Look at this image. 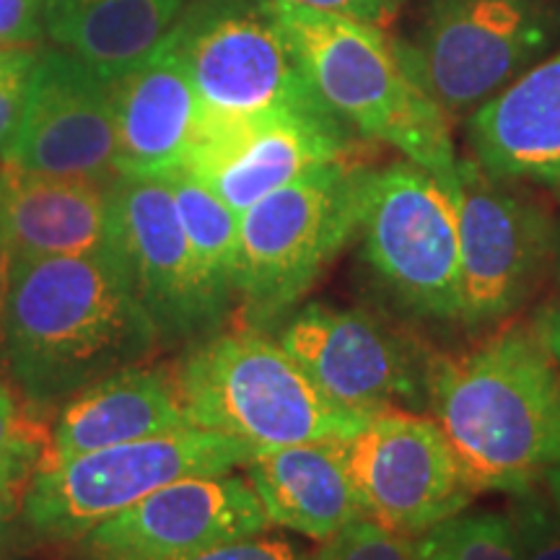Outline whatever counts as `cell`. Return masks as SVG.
Masks as SVG:
<instances>
[{"label": "cell", "mask_w": 560, "mask_h": 560, "mask_svg": "<svg viewBox=\"0 0 560 560\" xmlns=\"http://www.w3.org/2000/svg\"><path fill=\"white\" fill-rule=\"evenodd\" d=\"M45 436L39 433V425L26 416L19 389L11 382L0 380V475L32 478L37 472Z\"/></svg>", "instance_id": "25"}, {"label": "cell", "mask_w": 560, "mask_h": 560, "mask_svg": "<svg viewBox=\"0 0 560 560\" xmlns=\"http://www.w3.org/2000/svg\"><path fill=\"white\" fill-rule=\"evenodd\" d=\"M112 257L164 346L219 325L202 293L177 200L164 177L120 174L109 185Z\"/></svg>", "instance_id": "13"}, {"label": "cell", "mask_w": 560, "mask_h": 560, "mask_svg": "<svg viewBox=\"0 0 560 560\" xmlns=\"http://www.w3.org/2000/svg\"><path fill=\"white\" fill-rule=\"evenodd\" d=\"M268 524L249 480L200 475L159 488L62 550L66 560H185Z\"/></svg>", "instance_id": "15"}, {"label": "cell", "mask_w": 560, "mask_h": 560, "mask_svg": "<svg viewBox=\"0 0 560 560\" xmlns=\"http://www.w3.org/2000/svg\"><path fill=\"white\" fill-rule=\"evenodd\" d=\"M509 520L514 524L524 560H560V516L535 490L511 495Z\"/></svg>", "instance_id": "27"}, {"label": "cell", "mask_w": 560, "mask_h": 560, "mask_svg": "<svg viewBox=\"0 0 560 560\" xmlns=\"http://www.w3.org/2000/svg\"><path fill=\"white\" fill-rule=\"evenodd\" d=\"M45 37V0H0V47Z\"/></svg>", "instance_id": "31"}, {"label": "cell", "mask_w": 560, "mask_h": 560, "mask_svg": "<svg viewBox=\"0 0 560 560\" xmlns=\"http://www.w3.org/2000/svg\"><path fill=\"white\" fill-rule=\"evenodd\" d=\"M11 268H13V249L9 236H5L3 223H0V317H3L5 293H9L11 283Z\"/></svg>", "instance_id": "35"}, {"label": "cell", "mask_w": 560, "mask_h": 560, "mask_svg": "<svg viewBox=\"0 0 560 560\" xmlns=\"http://www.w3.org/2000/svg\"><path fill=\"white\" fill-rule=\"evenodd\" d=\"M450 195L459 229V322L493 325L529 299L556 255L552 219L520 182L493 177L472 159H459Z\"/></svg>", "instance_id": "10"}, {"label": "cell", "mask_w": 560, "mask_h": 560, "mask_svg": "<svg viewBox=\"0 0 560 560\" xmlns=\"http://www.w3.org/2000/svg\"><path fill=\"white\" fill-rule=\"evenodd\" d=\"M185 0H45V34L107 81L159 50Z\"/></svg>", "instance_id": "22"}, {"label": "cell", "mask_w": 560, "mask_h": 560, "mask_svg": "<svg viewBox=\"0 0 560 560\" xmlns=\"http://www.w3.org/2000/svg\"><path fill=\"white\" fill-rule=\"evenodd\" d=\"M0 223L16 257H112L109 185L0 161Z\"/></svg>", "instance_id": "20"}, {"label": "cell", "mask_w": 560, "mask_h": 560, "mask_svg": "<svg viewBox=\"0 0 560 560\" xmlns=\"http://www.w3.org/2000/svg\"><path fill=\"white\" fill-rule=\"evenodd\" d=\"M249 486L276 527L325 542L361 520L348 472V439H319L252 454Z\"/></svg>", "instance_id": "21"}, {"label": "cell", "mask_w": 560, "mask_h": 560, "mask_svg": "<svg viewBox=\"0 0 560 560\" xmlns=\"http://www.w3.org/2000/svg\"><path fill=\"white\" fill-rule=\"evenodd\" d=\"M532 327H535V332L540 335L545 348L550 350V355L560 366V299L545 306V310L537 314L535 325Z\"/></svg>", "instance_id": "34"}, {"label": "cell", "mask_w": 560, "mask_h": 560, "mask_svg": "<svg viewBox=\"0 0 560 560\" xmlns=\"http://www.w3.org/2000/svg\"><path fill=\"white\" fill-rule=\"evenodd\" d=\"M429 410L475 493H529L560 467V366L535 327L433 359Z\"/></svg>", "instance_id": "2"}, {"label": "cell", "mask_w": 560, "mask_h": 560, "mask_svg": "<svg viewBox=\"0 0 560 560\" xmlns=\"http://www.w3.org/2000/svg\"><path fill=\"white\" fill-rule=\"evenodd\" d=\"M156 327L115 257H16L0 317V355L24 402L62 405L149 359Z\"/></svg>", "instance_id": "1"}, {"label": "cell", "mask_w": 560, "mask_h": 560, "mask_svg": "<svg viewBox=\"0 0 560 560\" xmlns=\"http://www.w3.org/2000/svg\"><path fill=\"white\" fill-rule=\"evenodd\" d=\"M556 255H558V262H556V272H558V280H560V244H558V249H556Z\"/></svg>", "instance_id": "37"}, {"label": "cell", "mask_w": 560, "mask_h": 560, "mask_svg": "<svg viewBox=\"0 0 560 560\" xmlns=\"http://www.w3.org/2000/svg\"><path fill=\"white\" fill-rule=\"evenodd\" d=\"M200 120L190 73L164 39L151 58L115 81L117 170L130 177L185 170Z\"/></svg>", "instance_id": "19"}, {"label": "cell", "mask_w": 560, "mask_h": 560, "mask_svg": "<svg viewBox=\"0 0 560 560\" xmlns=\"http://www.w3.org/2000/svg\"><path fill=\"white\" fill-rule=\"evenodd\" d=\"M272 5L319 102L355 136L400 151L452 192L459 166L454 125L412 83L395 39L369 21L291 0Z\"/></svg>", "instance_id": "3"}, {"label": "cell", "mask_w": 560, "mask_h": 560, "mask_svg": "<svg viewBox=\"0 0 560 560\" xmlns=\"http://www.w3.org/2000/svg\"><path fill=\"white\" fill-rule=\"evenodd\" d=\"M291 3L340 13V16H350L359 21H369V24L374 26H384L400 13L405 0H291Z\"/></svg>", "instance_id": "32"}, {"label": "cell", "mask_w": 560, "mask_h": 560, "mask_svg": "<svg viewBox=\"0 0 560 560\" xmlns=\"http://www.w3.org/2000/svg\"><path fill=\"white\" fill-rule=\"evenodd\" d=\"M542 488H545V499H548L550 506L556 509V514L560 516V467L545 475Z\"/></svg>", "instance_id": "36"}, {"label": "cell", "mask_w": 560, "mask_h": 560, "mask_svg": "<svg viewBox=\"0 0 560 560\" xmlns=\"http://www.w3.org/2000/svg\"><path fill=\"white\" fill-rule=\"evenodd\" d=\"M170 182L182 226L190 242L195 270L210 310L223 319L231 299H236V262H240L242 213L192 172L177 170L164 177Z\"/></svg>", "instance_id": "23"}, {"label": "cell", "mask_w": 560, "mask_h": 560, "mask_svg": "<svg viewBox=\"0 0 560 560\" xmlns=\"http://www.w3.org/2000/svg\"><path fill=\"white\" fill-rule=\"evenodd\" d=\"M185 560H312V552L301 550L296 542L283 540V537H268L260 532V535L213 545Z\"/></svg>", "instance_id": "29"}, {"label": "cell", "mask_w": 560, "mask_h": 560, "mask_svg": "<svg viewBox=\"0 0 560 560\" xmlns=\"http://www.w3.org/2000/svg\"><path fill=\"white\" fill-rule=\"evenodd\" d=\"M558 39V0H429L418 30L395 39V50L454 125L550 55Z\"/></svg>", "instance_id": "6"}, {"label": "cell", "mask_w": 560, "mask_h": 560, "mask_svg": "<svg viewBox=\"0 0 560 560\" xmlns=\"http://www.w3.org/2000/svg\"><path fill=\"white\" fill-rule=\"evenodd\" d=\"M312 560H416V537L397 535L361 516L319 542Z\"/></svg>", "instance_id": "26"}, {"label": "cell", "mask_w": 560, "mask_h": 560, "mask_svg": "<svg viewBox=\"0 0 560 560\" xmlns=\"http://www.w3.org/2000/svg\"><path fill=\"white\" fill-rule=\"evenodd\" d=\"M359 236L363 262L402 310L459 322L457 210L431 172L408 159L369 170Z\"/></svg>", "instance_id": "9"}, {"label": "cell", "mask_w": 560, "mask_h": 560, "mask_svg": "<svg viewBox=\"0 0 560 560\" xmlns=\"http://www.w3.org/2000/svg\"><path fill=\"white\" fill-rule=\"evenodd\" d=\"M276 340L327 400L359 416L429 405V371L416 342L363 310L301 306Z\"/></svg>", "instance_id": "12"}, {"label": "cell", "mask_w": 560, "mask_h": 560, "mask_svg": "<svg viewBox=\"0 0 560 560\" xmlns=\"http://www.w3.org/2000/svg\"><path fill=\"white\" fill-rule=\"evenodd\" d=\"M465 136L493 177L560 192V50L472 112Z\"/></svg>", "instance_id": "18"}, {"label": "cell", "mask_w": 560, "mask_h": 560, "mask_svg": "<svg viewBox=\"0 0 560 560\" xmlns=\"http://www.w3.org/2000/svg\"><path fill=\"white\" fill-rule=\"evenodd\" d=\"M366 166H319L242 213L234 293L252 325L285 317L359 234Z\"/></svg>", "instance_id": "5"}, {"label": "cell", "mask_w": 560, "mask_h": 560, "mask_svg": "<svg viewBox=\"0 0 560 560\" xmlns=\"http://www.w3.org/2000/svg\"><path fill=\"white\" fill-rule=\"evenodd\" d=\"M355 136L327 109H285L229 125H202L185 170L244 213L265 195L319 166L353 156Z\"/></svg>", "instance_id": "16"}, {"label": "cell", "mask_w": 560, "mask_h": 560, "mask_svg": "<svg viewBox=\"0 0 560 560\" xmlns=\"http://www.w3.org/2000/svg\"><path fill=\"white\" fill-rule=\"evenodd\" d=\"M30 478L0 475V560H19L24 542H30L21 520V503Z\"/></svg>", "instance_id": "30"}, {"label": "cell", "mask_w": 560, "mask_h": 560, "mask_svg": "<svg viewBox=\"0 0 560 560\" xmlns=\"http://www.w3.org/2000/svg\"><path fill=\"white\" fill-rule=\"evenodd\" d=\"M416 560H452L450 522L416 537Z\"/></svg>", "instance_id": "33"}, {"label": "cell", "mask_w": 560, "mask_h": 560, "mask_svg": "<svg viewBox=\"0 0 560 560\" xmlns=\"http://www.w3.org/2000/svg\"><path fill=\"white\" fill-rule=\"evenodd\" d=\"M190 423L252 452L350 439L369 416L327 400L276 338L244 327L200 340L174 366Z\"/></svg>", "instance_id": "4"}, {"label": "cell", "mask_w": 560, "mask_h": 560, "mask_svg": "<svg viewBox=\"0 0 560 560\" xmlns=\"http://www.w3.org/2000/svg\"><path fill=\"white\" fill-rule=\"evenodd\" d=\"M37 55L30 47H0V159L19 130Z\"/></svg>", "instance_id": "28"}, {"label": "cell", "mask_w": 560, "mask_h": 560, "mask_svg": "<svg viewBox=\"0 0 560 560\" xmlns=\"http://www.w3.org/2000/svg\"><path fill=\"white\" fill-rule=\"evenodd\" d=\"M166 45L190 73L202 125L285 109H327L272 0H195L179 13Z\"/></svg>", "instance_id": "8"}, {"label": "cell", "mask_w": 560, "mask_h": 560, "mask_svg": "<svg viewBox=\"0 0 560 560\" xmlns=\"http://www.w3.org/2000/svg\"><path fill=\"white\" fill-rule=\"evenodd\" d=\"M3 164L112 185L117 170L115 81L62 47L39 50L26 107Z\"/></svg>", "instance_id": "14"}, {"label": "cell", "mask_w": 560, "mask_h": 560, "mask_svg": "<svg viewBox=\"0 0 560 560\" xmlns=\"http://www.w3.org/2000/svg\"><path fill=\"white\" fill-rule=\"evenodd\" d=\"M249 446L223 433L179 429L62 462L30 478L21 520L30 542L66 548L159 488L247 467Z\"/></svg>", "instance_id": "7"}, {"label": "cell", "mask_w": 560, "mask_h": 560, "mask_svg": "<svg viewBox=\"0 0 560 560\" xmlns=\"http://www.w3.org/2000/svg\"><path fill=\"white\" fill-rule=\"evenodd\" d=\"M190 425L174 369L136 363L89 384L62 402L58 420L45 436L37 470H50L81 454Z\"/></svg>", "instance_id": "17"}, {"label": "cell", "mask_w": 560, "mask_h": 560, "mask_svg": "<svg viewBox=\"0 0 560 560\" xmlns=\"http://www.w3.org/2000/svg\"><path fill=\"white\" fill-rule=\"evenodd\" d=\"M452 560H524L509 514L475 511L450 520Z\"/></svg>", "instance_id": "24"}, {"label": "cell", "mask_w": 560, "mask_h": 560, "mask_svg": "<svg viewBox=\"0 0 560 560\" xmlns=\"http://www.w3.org/2000/svg\"><path fill=\"white\" fill-rule=\"evenodd\" d=\"M348 472L363 516L405 537L465 514L478 495L436 420L410 408L374 412L348 439Z\"/></svg>", "instance_id": "11"}]
</instances>
